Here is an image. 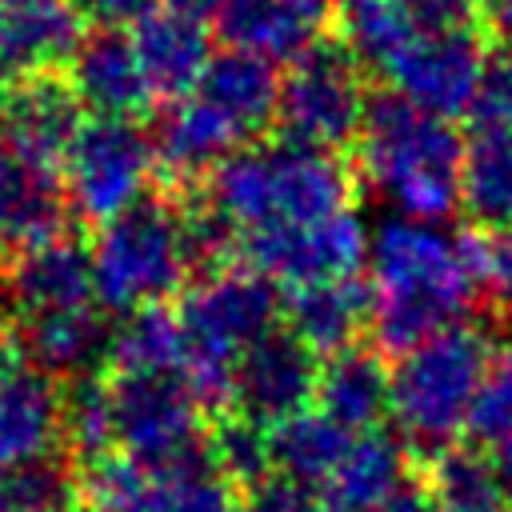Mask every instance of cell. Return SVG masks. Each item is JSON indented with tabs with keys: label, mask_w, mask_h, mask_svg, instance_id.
<instances>
[{
	"label": "cell",
	"mask_w": 512,
	"mask_h": 512,
	"mask_svg": "<svg viewBox=\"0 0 512 512\" xmlns=\"http://www.w3.org/2000/svg\"><path fill=\"white\" fill-rule=\"evenodd\" d=\"M476 292L468 236L392 216L368 240L372 332L384 352L404 356L408 348L464 324Z\"/></svg>",
	"instance_id": "6da1fadb"
},
{
	"label": "cell",
	"mask_w": 512,
	"mask_h": 512,
	"mask_svg": "<svg viewBox=\"0 0 512 512\" xmlns=\"http://www.w3.org/2000/svg\"><path fill=\"white\" fill-rule=\"evenodd\" d=\"M208 204L236 228L240 244L248 236L304 228L352 208V172L328 156L300 144H252L236 148L208 176Z\"/></svg>",
	"instance_id": "7a4b0ae2"
},
{
	"label": "cell",
	"mask_w": 512,
	"mask_h": 512,
	"mask_svg": "<svg viewBox=\"0 0 512 512\" xmlns=\"http://www.w3.org/2000/svg\"><path fill=\"white\" fill-rule=\"evenodd\" d=\"M356 144L368 184L404 220L440 224L460 208L464 140L448 120L412 108L396 92L372 96Z\"/></svg>",
	"instance_id": "3957f363"
},
{
	"label": "cell",
	"mask_w": 512,
	"mask_h": 512,
	"mask_svg": "<svg viewBox=\"0 0 512 512\" xmlns=\"http://www.w3.org/2000/svg\"><path fill=\"white\" fill-rule=\"evenodd\" d=\"M184 364L180 380L208 416L236 400V364L276 324V288L252 268H224L188 288L180 312Z\"/></svg>",
	"instance_id": "277c9868"
},
{
	"label": "cell",
	"mask_w": 512,
	"mask_h": 512,
	"mask_svg": "<svg viewBox=\"0 0 512 512\" xmlns=\"http://www.w3.org/2000/svg\"><path fill=\"white\" fill-rule=\"evenodd\" d=\"M492 360V336L472 324H456L396 360L388 372V412L408 452L432 460L456 444Z\"/></svg>",
	"instance_id": "5b68a950"
},
{
	"label": "cell",
	"mask_w": 512,
	"mask_h": 512,
	"mask_svg": "<svg viewBox=\"0 0 512 512\" xmlns=\"http://www.w3.org/2000/svg\"><path fill=\"white\" fill-rule=\"evenodd\" d=\"M188 272L192 264L176 204L160 196H144L116 220L100 224L92 248L96 304L112 312L164 308V300L180 292Z\"/></svg>",
	"instance_id": "8992f818"
},
{
	"label": "cell",
	"mask_w": 512,
	"mask_h": 512,
	"mask_svg": "<svg viewBox=\"0 0 512 512\" xmlns=\"http://www.w3.org/2000/svg\"><path fill=\"white\" fill-rule=\"evenodd\" d=\"M368 88L356 56L340 40H320L300 52L280 80L276 124L288 144L312 152H336L352 144L368 116Z\"/></svg>",
	"instance_id": "52a82bcc"
},
{
	"label": "cell",
	"mask_w": 512,
	"mask_h": 512,
	"mask_svg": "<svg viewBox=\"0 0 512 512\" xmlns=\"http://www.w3.org/2000/svg\"><path fill=\"white\" fill-rule=\"evenodd\" d=\"M112 448L148 472L208 456L204 408L180 376H112Z\"/></svg>",
	"instance_id": "ba28073f"
},
{
	"label": "cell",
	"mask_w": 512,
	"mask_h": 512,
	"mask_svg": "<svg viewBox=\"0 0 512 512\" xmlns=\"http://www.w3.org/2000/svg\"><path fill=\"white\" fill-rule=\"evenodd\" d=\"M152 168V136H144L132 120H92L80 128L64 160L68 204L84 220L108 224L148 196L144 188Z\"/></svg>",
	"instance_id": "9c48e42d"
},
{
	"label": "cell",
	"mask_w": 512,
	"mask_h": 512,
	"mask_svg": "<svg viewBox=\"0 0 512 512\" xmlns=\"http://www.w3.org/2000/svg\"><path fill=\"white\" fill-rule=\"evenodd\" d=\"M240 248L252 272H260L272 284H288L292 292L304 284L356 276V268L368 260V232L356 208H348L340 216H328L304 228L248 236Z\"/></svg>",
	"instance_id": "30bf717a"
},
{
	"label": "cell",
	"mask_w": 512,
	"mask_h": 512,
	"mask_svg": "<svg viewBox=\"0 0 512 512\" xmlns=\"http://www.w3.org/2000/svg\"><path fill=\"white\" fill-rule=\"evenodd\" d=\"M488 56L476 28L460 32H420L384 72L392 92L428 116H464L480 84Z\"/></svg>",
	"instance_id": "8fae6325"
},
{
	"label": "cell",
	"mask_w": 512,
	"mask_h": 512,
	"mask_svg": "<svg viewBox=\"0 0 512 512\" xmlns=\"http://www.w3.org/2000/svg\"><path fill=\"white\" fill-rule=\"evenodd\" d=\"M84 128L80 100L72 84L56 72L24 76L4 84L0 92V140L12 144L24 160L52 172L68 160L76 136Z\"/></svg>",
	"instance_id": "7c38bea8"
},
{
	"label": "cell",
	"mask_w": 512,
	"mask_h": 512,
	"mask_svg": "<svg viewBox=\"0 0 512 512\" xmlns=\"http://www.w3.org/2000/svg\"><path fill=\"white\" fill-rule=\"evenodd\" d=\"M316 376L320 364L316 356L292 336V332H268L256 340L240 364H236V408L240 416L276 428L288 416L304 412L308 400L316 396Z\"/></svg>",
	"instance_id": "4fadbf2b"
},
{
	"label": "cell",
	"mask_w": 512,
	"mask_h": 512,
	"mask_svg": "<svg viewBox=\"0 0 512 512\" xmlns=\"http://www.w3.org/2000/svg\"><path fill=\"white\" fill-rule=\"evenodd\" d=\"M64 448V388L32 364L0 372V468H32Z\"/></svg>",
	"instance_id": "5bb4252c"
},
{
	"label": "cell",
	"mask_w": 512,
	"mask_h": 512,
	"mask_svg": "<svg viewBox=\"0 0 512 512\" xmlns=\"http://www.w3.org/2000/svg\"><path fill=\"white\" fill-rule=\"evenodd\" d=\"M68 64V84L80 108H92L100 120H132L152 104V88L140 72L132 36L116 28H92L80 36Z\"/></svg>",
	"instance_id": "9a60e30c"
},
{
	"label": "cell",
	"mask_w": 512,
	"mask_h": 512,
	"mask_svg": "<svg viewBox=\"0 0 512 512\" xmlns=\"http://www.w3.org/2000/svg\"><path fill=\"white\" fill-rule=\"evenodd\" d=\"M188 96H196L224 124V132L236 144H244L276 120L280 76H276V64H268L252 52L228 48V52L208 60L200 84Z\"/></svg>",
	"instance_id": "2e32d148"
},
{
	"label": "cell",
	"mask_w": 512,
	"mask_h": 512,
	"mask_svg": "<svg viewBox=\"0 0 512 512\" xmlns=\"http://www.w3.org/2000/svg\"><path fill=\"white\" fill-rule=\"evenodd\" d=\"M332 0H228L220 8V32L236 52H252L268 64L296 60L324 40Z\"/></svg>",
	"instance_id": "e0dca14e"
},
{
	"label": "cell",
	"mask_w": 512,
	"mask_h": 512,
	"mask_svg": "<svg viewBox=\"0 0 512 512\" xmlns=\"http://www.w3.org/2000/svg\"><path fill=\"white\" fill-rule=\"evenodd\" d=\"M80 44L72 0H0V76L24 80L52 72Z\"/></svg>",
	"instance_id": "ac0fdd59"
},
{
	"label": "cell",
	"mask_w": 512,
	"mask_h": 512,
	"mask_svg": "<svg viewBox=\"0 0 512 512\" xmlns=\"http://www.w3.org/2000/svg\"><path fill=\"white\" fill-rule=\"evenodd\" d=\"M8 296L16 300L20 316L92 308L96 304L92 252L64 232L20 252L8 272Z\"/></svg>",
	"instance_id": "d6986e66"
},
{
	"label": "cell",
	"mask_w": 512,
	"mask_h": 512,
	"mask_svg": "<svg viewBox=\"0 0 512 512\" xmlns=\"http://www.w3.org/2000/svg\"><path fill=\"white\" fill-rule=\"evenodd\" d=\"M132 48L152 96L168 100H184L212 60L204 20H192L172 8H152L140 24H132Z\"/></svg>",
	"instance_id": "ffe728a7"
},
{
	"label": "cell",
	"mask_w": 512,
	"mask_h": 512,
	"mask_svg": "<svg viewBox=\"0 0 512 512\" xmlns=\"http://www.w3.org/2000/svg\"><path fill=\"white\" fill-rule=\"evenodd\" d=\"M64 232V196L56 176L0 140V252H28Z\"/></svg>",
	"instance_id": "44dd1931"
},
{
	"label": "cell",
	"mask_w": 512,
	"mask_h": 512,
	"mask_svg": "<svg viewBox=\"0 0 512 512\" xmlns=\"http://www.w3.org/2000/svg\"><path fill=\"white\" fill-rule=\"evenodd\" d=\"M364 324H372V296L368 284L356 276L320 280L288 292V332L316 356H336L356 348Z\"/></svg>",
	"instance_id": "7402d4cb"
},
{
	"label": "cell",
	"mask_w": 512,
	"mask_h": 512,
	"mask_svg": "<svg viewBox=\"0 0 512 512\" xmlns=\"http://www.w3.org/2000/svg\"><path fill=\"white\" fill-rule=\"evenodd\" d=\"M408 476V448L404 440L372 428L352 440L336 472L316 488L324 512H376L396 484Z\"/></svg>",
	"instance_id": "603a6c76"
},
{
	"label": "cell",
	"mask_w": 512,
	"mask_h": 512,
	"mask_svg": "<svg viewBox=\"0 0 512 512\" xmlns=\"http://www.w3.org/2000/svg\"><path fill=\"white\" fill-rule=\"evenodd\" d=\"M108 324L100 308H68V312H36L20 320V348L32 368L44 376H88L96 360L108 352Z\"/></svg>",
	"instance_id": "cb8c5ba5"
},
{
	"label": "cell",
	"mask_w": 512,
	"mask_h": 512,
	"mask_svg": "<svg viewBox=\"0 0 512 512\" xmlns=\"http://www.w3.org/2000/svg\"><path fill=\"white\" fill-rule=\"evenodd\" d=\"M316 404L352 436L372 432L388 412V368L376 348H344L320 364Z\"/></svg>",
	"instance_id": "d4e9b609"
},
{
	"label": "cell",
	"mask_w": 512,
	"mask_h": 512,
	"mask_svg": "<svg viewBox=\"0 0 512 512\" xmlns=\"http://www.w3.org/2000/svg\"><path fill=\"white\" fill-rule=\"evenodd\" d=\"M232 148H236V140L224 132V124H220L196 96L172 100L168 112H164L160 124H156V136H152L156 164H160L172 180H200V176H212V172L232 156Z\"/></svg>",
	"instance_id": "484cf974"
},
{
	"label": "cell",
	"mask_w": 512,
	"mask_h": 512,
	"mask_svg": "<svg viewBox=\"0 0 512 512\" xmlns=\"http://www.w3.org/2000/svg\"><path fill=\"white\" fill-rule=\"evenodd\" d=\"M460 208L484 232L512 228V128H488L464 140Z\"/></svg>",
	"instance_id": "4316f807"
},
{
	"label": "cell",
	"mask_w": 512,
	"mask_h": 512,
	"mask_svg": "<svg viewBox=\"0 0 512 512\" xmlns=\"http://www.w3.org/2000/svg\"><path fill=\"white\" fill-rule=\"evenodd\" d=\"M104 360H108L112 376H180L184 332H180L176 312H168V308L128 312L108 332Z\"/></svg>",
	"instance_id": "83f0119b"
},
{
	"label": "cell",
	"mask_w": 512,
	"mask_h": 512,
	"mask_svg": "<svg viewBox=\"0 0 512 512\" xmlns=\"http://www.w3.org/2000/svg\"><path fill=\"white\" fill-rule=\"evenodd\" d=\"M352 440L356 436L328 420L320 408H304L272 428V468L296 484L320 488L336 472Z\"/></svg>",
	"instance_id": "f1b7e54d"
},
{
	"label": "cell",
	"mask_w": 512,
	"mask_h": 512,
	"mask_svg": "<svg viewBox=\"0 0 512 512\" xmlns=\"http://www.w3.org/2000/svg\"><path fill=\"white\" fill-rule=\"evenodd\" d=\"M340 44L356 56L360 68L388 72L392 60L424 32L408 0H344Z\"/></svg>",
	"instance_id": "f546056e"
},
{
	"label": "cell",
	"mask_w": 512,
	"mask_h": 512,
	"mask_svg": "<svg viewBox=\"0 0 512 512\" xmlns=\"http://www.w3.org/2000/svg\"><path fill=\"white\" fill-rule=\"evenodd\" d=\"M240 492L220 476L212 452L172 472H152L132 512H236Z\"/></svg>",
	"instance_id": "4dcf8cb0"
},
{
	"label": "cell",
	"mask_w": 512,
	"mask_h": 512,
	"mask_svg": "<svg viewBox=\"0 0 512 512\" xmlns=\"http://www.w3.org/2000/svg\"><path fill=\"white\" fill-rule=\"evenodd\" d=\"M208 452H212V464L220 468V476L236 492H248L276 472L272 468V428H264L240 412L220 416V424L208 432Z\"/></svg>",
	"instance_id": "1f68e13d"
},
{
	"label": "cell",
	"mask_w": 512,
	"mask_h": 512,
	"mask_svg": "<svg viewBox=\"0 0 512 512\" xmlns=\"http://www.w3.org/2000/svg\"><path fill=\"white\" fill-rule=\"evenodd\" d=\"M64 448L72 464L116 452L112 448V384L104 376H80L64 388Z\"/></svg>",
	"instance_id": "d6a6232c"
},
{
	"label": "cell",
	"mask_w": 512,
	"mask_h": 512,
	"mask_svg": "<svg viewBox=\"0 0 512 512\" xmlns=\"http://www.w3.org/2000/svg\"><path fill=\"white\" fill-rule=\"evenodd\" d=\"M468 436L492 464L512 460V348L496 352V360L484 376V388L472 404Z\"/></svg>",
	"instance_id": "836d02e7"
},
{
	"label": "cell",
	"mask_w": 512,
	"mask_h": 512,
	"mask_svg": "<svg viewBox=\"0 0 512 512\" xmlns=\"http://www.w3.org/2000/svg\"><path fill=\"white\" fill-rule=\"evenodd\" d=\"M4 512H76L72 464H32L4 480Z\"/></svg>",
	"instance_id": "e575fe53"
},
{
	"label": "cell",
	"mask_w": 512,
	"mask_h": 512,
	"mask_svg": "<svg viewBox=\"0 0 512 512\" xmlns=\"http://www.w3.org/2000/svg\"><path fill=\"white\" fill-rule=\"evenodd\" d=\"M468 260L476 288L488 292L496 304H512V228L468 236Z\"/></svg>",
	"instance_id": "d590c367"
},
{
	"label": "cell",
	"mask_w": 512,
	"mask_h": 512,
	"mask_svg": "<svg viewBox=\"0 0 512 512\" xmlns=\"http://www.w3.org/2000/svg\"><path fill=\"white\" fill-rule=\"evenodd\" d=\"M464 116L472 120V132L512 128V60H488L484 64L480 84H476Z\"/></svg>",
	"instance_id": "8d00e7d4"
},
{
	"label": "cell",
	"mask_w": 512,
	"mask_h": 512,
	"mask_svg": "<svg viewBox=\"0 0 512 512\" xmlns=\"http://www.w3.org/2000/svg\"><path fill=\"white\" fill-rule=\"evenodd\" d=\"M244 496H248V512H324L316 488L296 484V480H288L280 472H272L268 480H260Z\"/></svg>",
	"instance_id": "74e56055"
},
{
	"label": "cell",
	"mask_w": 512,
	"mask_h": 512,
	"mask_svg": "<svg viewBox=\"0 0 512 512\" xmlns=\"http://www.w3.org/2000/svg\"><path fill=\"white\" fill-rule=\"evenodd\" d=\"M424 32H460L476 20V0H408Z\"/></svg>",
	"instance_id": "f35d334b"
},
{
	"label": "cell",
	"mask_w": 512,
	"mask_h": 512,
	"mask_svg": "<svg viewBox=\"0 0 512 512\" xmlns=\"http://www.w3.org/2000/svg\"><path fill=\"white\" fill-rule=\"evenodd\" d=\"M80 20H92L96 28H124V24H140L152 12V0H72Z\"/></svg>",
	"instance_id": "ab89813d"
},
{
	"label": "cell",
	"mask_w": 512,
	"mask_h": 512,
	"mask_svg": "<svg viewBox=\"0 0 512 512\" xmlns=\"http://www.w3.org/2000/svg\"><path fill=\"white\" fill-rule=\"evenodd\" d=\"M376 512H440V504H436V492H432V484L424 480V472H408V476L396 484V492H392Z\"/></svg>",
	"instance_id": "60d3db41"
},
{
	"label": "cell",
	"mask_w": 512,
	"mask_h": 512,
	"mask_svg": "<svg viewBox=\"0 0 512 512\" xmlns=\"http://www.w3.org/2000/svg\"><path fill=\"white\" fill-rule=\"evenodd\" d=\"M228 0H164V8H172V12H184V16H192V20H204V16H220V8H224Z\"/></svg>",
	"instance_id": "b9f144b4"
},
{
	"label": "cell",
	"mask_w": 512,
	"mask_h": 512,
	"mask_svg": "<svg viewBox=\"0 0 512 512\" xmlns=\"http://www.w3.org/2000/svg\"><path fill=\"white\" fill-rule=\"evenodd\" d=\"M492 32L512 48V0H500L492 12Z\"/></svg>",
	"instance_id": "7bdbcfd3"
},
{
	"label": "cell",
	"mask_w": 512,
	"mask_h": 512,
	"mask_svg": "<svg viewBox=\"0 0 512 512\" xmlns=\"http://www.w3.org/2000/svg\"><path fill=\"white\" fill-rule=\"evenodd\" d=\"M440 512H508L504 504H440Z\"/></svg>",
	"instance_id": "ee69618b"
},
{
	"label": "cell",
	"mask_w": 512,
	"mask_h": 512,
	"mask_svg": "<svg viewBox=\"0 0 512 512\" xmlns=\"http://www.w3.org/2000/svg\"><path fill=\"white\" fill-rule=\"evenodd\" d=\"M8 364H12V340H8L4 332H0V372H4Z\"/></svg>",
	"instance_id": "f6af8a7d"
},
{
	"label": "cell",
	"mask_w": 512,
	"mask_h": 512,
	"mask_svg": "<svg viewBox=\"0 0 512 512\" xmlns=\"http://www.w3.org/2000/svg\"><path fill=\"white\" fill-rule=\"evenodd\" d=\"M4 300H8V276L0 272V308H4Z\"/></svg>",
	"instance_id": "bcb514c9"
},
{
	"label": "cell",
	"mask_w": 512,
	"mask_h": 512,
	"mask_svg": "<svg viewBox=\"0 0 512 512\" xmlns=\"http://www.w3.org/2000/svg\"><path fill=\"white\" fill-rule=\"evenodd\" d=\"M0 512H4V480H0Z\"/></svg>",
	"instance_id": "7dc6e473"
},
{
	"label": "cell",
	"mask_w": 512,
	"mask_h": 512,
	"mask_svg": "<svg viewBox=\"0 0 512 512\" xmlns=\"http://www.w3.org/2000/svg\"><path fill=\"white\" fill-rule=\"evenodd\" d=\"M492 4H500V0H492Z\"/></svg>",
	"instance_id": "c3c4849f"
}]
</instances>
